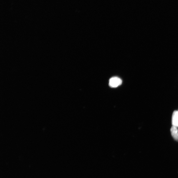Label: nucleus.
I'll use <instances>...</instances> for the list:
<instances>
[{
  "label": "nucleus",
  "instance_id": "1",
  "mask_svg": "<svg viewBox=\"0 0 178 178\" xmlns=\"http://www.w3.org/2000/svg\"><path fill=\"white\" fill-rule=\"evenodd\" d=\"M122 83V81L119 77H113L110 79L109 85L111 87L116 88L120 86Z\"/></svg>",
  "mask_w": 178,
  "mask_h": 178
},
{
  "label": "nucleus",
  "instance_id": "2",
  "mask_svg": "<svg viewBox=\"0 0 178 178\" xmlns=\"http://www.w3.org/2000/svg\"><path fill=\"white\" fill-rule=\"evenodd\" d=\"M173 125L178 127V111H175L173 112L172 117Z\"/></svg>",
  "mask_w": 178,
  "mask_h": 178
},
{
  "label": "nucleus",
  "instance_id": "3",
  "mask_svg": "<svg viewBox=\"0 0 178 178\" xmlns=\"http://www.w3.org/2000/svg\"><path fill=\"white\" fill-rule=\"evenodd\" d=\"M170 132L173 139L178 142V130L177 127L173 126L170 129Z\"/></svg>",
  "mask_w": 178,
  "mask_h": 178
}]
</instances>
